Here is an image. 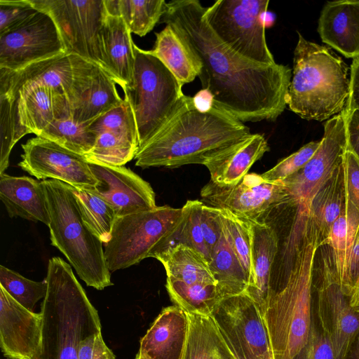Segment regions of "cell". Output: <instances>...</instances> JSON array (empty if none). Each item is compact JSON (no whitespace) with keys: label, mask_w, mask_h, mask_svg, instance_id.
Instances as JSON below:
<instances>
[{"label":"cell","mask_w":359,"mask_h":359,"mask_svg":"<svg viewBox=\"0 0 359 359\" xmlns=\"http://www.w3.org/2000/svg\"><path fill=\"white\" fill-rule=\"evenodd\" d=\"M135 359H143L138 354L136 355Z\"/></svg>","instance_id":"54"},{"label":"cell","mask_w":359,"mask_h":359,"mask_svg":"<svg viewBox=\"0 0 359 359\" xmlns=\"http://www.w3.org/2000/svg\"><path fill=\"white\" fill-rule=\"evenodd\" d=\"M343 162L346 194L359 210V158L347 149Z\"/></svg>","instance_id":"48"},{"label":"cell","mask_w":359,"mask_h":359,"mask_svg":"<svg viewBox=\"0 0 359 359\" xmlns=\"http://www.w3.org/2000/svg\"><path fill=\"white\" fill-rule=\"evenodd\" d=\"M252 233V274L245 294L255 303L263 316L268 300L271 269L278 252V236L265 222L249 220Z\"/></svg>","instance_id":"26"},{"label":"cell","mask_w":359,"mask_h":359,"mask_svg":"<svg viewBox=\"0 0 359 359\" xmlns=\"http://www.w3.org/2000/svg\"><path fill=\"white\" fill-rule=\"evenodd\" d=\"M43 299L41 351L38 359H78L81 342L101 332L97 309L73 273L60 257L49 259Z\"/></svg>","instance_id":"3"},{"label":"cell","mask_w":359,"mask_h":359,"mask_svg":"<svg viewBox=\"0 0 359 359\" xmlns=\"http://www.w3.org/2000/svg\"><path fill=\"white\" fill-rule=\"evenodd\" d=\"M212 316L235 359H273L263 317L245 293L222 299Z\"/></svg>","instance_id":"12"},{"label":"cell","mask_w":359,"mask_h":359,"mask_svg":"<svg viewBox=\"0 0 359 359\" xmlns=\"http://www.w3.org/2000/svg\"><path fill=\"white\" fill-rule=\"evenodd\" d=\"M346 149V116L343 110L326 121L320 145L309 161L282 181L290 196V203L297 205L304 217L316 194L342 163Z\"/></svg>","instance_id":"13"},{"label":"cell","mask_w":359,"mask_h":359,"mask_svg":"<svg viewBox=\"0 0 359 359\" xmlns=\"http://www.w3.org/2000/svg\"><path fill=\"white\" fill-rule=\"evenodd\" d=\"M344 289L359 296V224L351 251L346 286Z\"/></svg>","instance_id":"50"},{"label":"cell","mask_w":359,"mask_h":359,"mask_svg":"<svg viewBox=\"0 0 359 359\" xmlns=\"http://www.w3.org/2000/svg\"><path fill=\"white\" fill-rule=\"evenodd\" d=\"M102 39L110 76L123 88L131 82L133 74L135 43L131 33L121 17L107 13Z\"/></svg>","instance_id":"29"},{"label":"cell","mask_w":359,"mask_h":359,"mask_svg":"<svg viewBox=\"0 0 359 359\" xmlns=\"http://www.w3.org/2000/svg\"><path fill=\"white\" fill-rule=\"evenodd\" d=\"M269 150L264 135L252 134L215 154L204 165L209 170L212 182L220 187L234 186Z\"/></svg>","instance_id":"25"},{"label":"cell","mask_w":359,"mask_h":359,"mask_svg":"<svg viewBox=\"0 0 359 359\" xmlns=\"http://www.w3.org/2000/svg\"><path fill=\"white\" fill-rule=\"evenodd\" d=\"M346 116L347 149L359 158V116L352 113Z\"/></svg>","instance_id":"52"},{"label":"cell","mask_w":359,"mask_h":359,"mask_svg":"<svg viewBox=\"0 0 359 359\" xmlns=\"http://www.w3.org/2000/svg\"><path fill=\"white\" fill-rule=\"evenodd\" d=\"M108 14L121 17L130 33L144 36L164 14V0H104Z\"/></svg>","instance_id":"34"},{"label":"cell","mask_w":359,"mask_h":359,"mask_svg":"<svg viewBox=\"0 0 359 359\" xmlns=\"http://www.w3.org/2000/svg\"><path fill=\"white\" fill-rule=\"evenodd\" d=\"M72 83V65L67 53L16 71L0 69V95L11 98L20 89L32 86H48L68 97Z\"/></svg>","instance_id":"21"},{"label":"cell","mask_w":359,"mask_h":359,"mask_svg":"<svg viewBox=\"0 0 359 359\" xmlns=\"http://www.w3.org/2000/svg\"><path fill=\"white\" fill-rule=\"evenodd\" d=\"M41 313L29 311L0 286V346L9 359H38L42 343Z\"/></svg>","instance_id":"19"},{"label":"cell","mask_w":359,"mask_h":359,"mask_svg":"<svg viewBox=\"0 0 359 359\" xmlns=\"http://www.w3.org/2000/svg\"><path fill=\"white\" fill-rule=\"evenodd\" d=\"M139 141L125 134L104 131L97 134L95 146L84 155L89 163L123 166L135 158Z\"/></svg>","instance_id":"37"},{"label":"cell","mask_w":359,"mask_h":359,"mask_svg":"<svg viewBox=\"0 0 359 359\" xmlns=\"http://www.w3.org/2000/svg\"><path fill=\"white\" fill-rule=\"evenodd\" d=\"M0 199L10 217L41 222L48 226L49 212L41 182L27 176L1 174Z\"/></svg>","instance_id":"27"},{"label":"cell","mask_w":359,"mask_h":359,"mask_svg":"<svg viewBox=\"0 0 359 359\" xmlns=\"http://www.w3.org/2000/svg\"><path fill=\"white\" fill-rule=\"evenodd\" d=\"M36 11L30 0H0V33L21 22Z\"/></svg>","instance_id":"46"},{"label":"cell","mask_w":359,"mask_h":359,"mask_svg":"<svg viewBox=\"0 0 359 359\" xmlns=\"http://www.w3.org/2000/svg\"><path fill=\"white\" fill-rule=\"evenodd\" d=\"M78 359H116V357L104 343L100 332L91 334L81 342Z\"/></svg>","instance_id":"49"},{"label":"cell","mask_w":359,"mask_h":359,"mask_svg":"<svg viewBox=\"0 0 359 359\" xmlns=\"http://www.w3.org/2000/svg\"><path fill=\"white\" fill-rule=\"evenodd\" d=\"M359 224V210L348 200L331 227L327 245L332 250V258L338 280L345 288L347 283L349 258Z\"/></svg>","instance_id":"33"},{"label":"cell","mask_w":359,"mask_h":359,"mask_svg":"<svg viewBox=\"0 0 359 359\" xmlns=\"http://www.w3.org/2000/svg\"><path fill=\"white\" fill-rule=\"evenodd\" d=\"M294 359H336L330 340L313 315L307 342Z\"/></svg>","instance_id":"45"},{"label":"cell","mask_w":359,"mask_h":359,"mask_svg":"<svg viewBox=\"0 0 359 359\" xmlns=\"http://www.w3.org/2000/svg\"><path fill=\"white\" fill-rule=\"evenodd\" d=\"M219 210L231 246L250 282L252 274V233L250 222L235 215L228 210Z\"/></svg>","instance_id":"40"},{"label":"cell","mask_w":359,"mask_h":359,"mask_svg":"<svg viewBox=\"0 0 359 359\" xmlns=\"http://www.w3.org/2000/svg\"><path fill=\"white\" fill-rule=\"evenodd\" d=\"M165 25L163 29L156 33L154 46L149 52L168 67L183 86L198 76L202 62L182 33L172 24Z\"/></svg>","instance_id":"28"},{"label":"cell","mask_w":359,"mask_h":359,"mask_svg":"<svg viewBox=\"0 0 359 359\" xmlns=\"http://www.w3.org/2000/svg\"><path fill=\"white\" fill-rule=\"evenodd\" d=\"M201 196L211 206L228 210L245 219L258 221L271 209L290 201L282 181H269L254 172L248 173L231 187H220L210 181L202 188Z\"/></svg>","instance_id":"15"},{"label":"cell","mask_w":359,"mask_h":359,"mask_svg":"<svg viewBox=\"0 0 359 359\" xmlns=\"http://www.w3.org/2000/svg\"><path fill=\"white\" fill-rule=\"evenodd\" d=\"M348 68L329 48L298 32L288 89V108L306 120L323 121L345 108L350 86Z\"/></svg>","instance_id":"4"},{"label":"cell","mask_w":359,"mask_h":359,"mask_svg":"<svg viewBox=\"0 0 359 359\" xmlns=\"http://www.w3.org/2000/svg\"><path fill=\"white\" fill-rule=\"evenodd\" d=\"M186 313L188 330L181 359H235L212 316Z\"/></svg>","instance_id":"31"},{"label":"cell","mask_w":359,"mask_h":359,"mask_svg":"<svg viewBox=\"0 0 359 359\" xmlns=\"http://www.w3.org/2000/svg\"><path fill=\"white\" fill-rule=\"evenodd\" d=\"M88 126L97 135L104 131L116 132L139 141L135 116L130 105L126 99L100 116Z\"/></svg>","instance_id":"41"},{"label":"cell","mask_w":359,"mask_h":359,"mask_svg":"<svg viewBox=\"0 0 359 359\" xmlns=\"http://www.w3.org/2000/svg\"><path fill=\"white\" fill-rule=\"evenodd\" d=\"M318 31L322 41L348 58L359 57V1L327 2Z\"/></svg>","instance_id":"24"},{"label":"cell","mask_w":359,"mask_h":359,"mask_svg":"<svg viewBox=\"0 0 359 359\" xmlns=\"http://www.w3.org/2000/svg\"><path fill=\"white\" fill-rule=\"evenodd\" d=\"M344 359H359V330L351 341Z\"/></svg>","instance_id":"53"},{"label":"cell","mask_w":359,"mask_h":359,"mask_svg":"<svg viewBox=\"0 0 359 359\" xmlns=\"http://www.w3.org/2000/svg\"><path fill=\"white\" fill-rule=\"evenodd\" d=\"M12 100L15 142L34 133L39 136L55 119L72 117L68 97L48 86L20 89Z\"/></svg>","instance_id":"20"},{"label":"cell","mask_w":359,"mask_h":359,"mask_svg":"<svg viewBox=\"0 0 359 359\" xmlns=\"http://www.w3.org/2000/svg\"><path fill=\"white\" fill-rule=\"evenodd\" d=\"M183 219L182 208L169 205L117 217L111 238L104 243L109 270L130 267L171 245Z\"/></svg>","instance_id":"8"},{"label":"cell","mask_w":359,"mask_h":359,"mask_svg":"<svg viewBox=\"0 0 359 359\" xmlns=\"http://www.w3.org/2000/svg\"><path fill=\"white\" fill-rule=\"evenodd\" d=\"M320 145V140L310 142L298 151L279 161L275 166L261 174L269 181H283L302 168L313 157Z\"/></svg>","instance_id":"43"},{"label":"cell","mask_w":359,"mask_h":359,"mask_svg":"<svg viewBox=\"0 0 359 359\" xmlns=\"http://www.w3.org/2000/svg\"><path fill=\"white\" fill-rule=\"evenodd\" d=\"M134 51L133 79L122 89L135 116L140 149L173 115L186 95L183 86L158 57L135 44Z\"/></svg>","instance_id":"7"},{"label":"cell","mask_w":359,"mask_h":359,"mask_svg":"<svg viewBox=\"0 0 359 359\" xmlns=\"http://www.w3.org/2000/svg\"><path fill=\"white\" fill-rule=\"evenodd\" d=\"M89 166L98 180L94 191L112 206L117 217L148 211L157 206L150 184L130 168L93 163H89Z\"/></svg>","instance_id":"18"},{"label":"cell","mask_w":359,"mask_h":359,"mask_svg":"<svg viewBox=\"0 0 359 359\" xmlns=\"http://www.w3.org/2000/svg\"><path fill=\"white\" fill-rule=\"evenodd\" d=\"M1 116V156L0 175L8 166L11 151L15 144V123L13 113V104L11 98L0 95Z\"/></svg>","instance_id":"44"},{"label":"cell","mask_w":359,"mask_h":359,"mask_svg":"<svg viewBox=\"0 0 359 359\" xmlns=\"http://www.w3.org/2000/svg\"><path fill=\"white\" fill-rule=\"evenodd\" d=\"M312 302V315L327 336L336 359H344L359 330V297L344 290L336 273L332 254L323 257Z\"/></svg>","instance_id":"11"},{"label":"cell","mask_w":359,"mask_h":359,"mask_svg":"<svg viewBox=\"0 0 359 359\" xmlns=\"http://www.w3.org/2000/svg\"><path fill=\"white\" fill-rule=\"evenodd\" d=\"M204 11L198 0H172L161 22L176 27L200 57L198 77L213 105L243 123L276 121L287 104L291 69L238 54L214 33Z\"/></svg>","instance_id":"1"},{"label":"cell","mask_w":359,"mask_h":359,"mask_svg":"<svg viewBox=\"0 0 359 359\" xmlns=\"http://www.w3.org/2000/svg\"><path fill=\"white\" fill-rule=\"evenodd\" d=\"M53 19L68 54L98 65L109 76L102 39L107 15L104 0H30Z\"/></svg>","instance_id":"10"},{"label":"cell","mask_w":359,"mask_h":359,"mask_svg":"<svg viewBox=\"0 0 359 359\" xmlns=\"http://www.w3.org/2000/svg\"><path fill=\"white\" fill-rule=\"evenodd\" d=\"M344 161V159H343ZM346 191L344 162L316 194L304 216V237L318 248L327 243L331 227L345 208Z\"/></svg>","instance_id":"22"},{"label":"cell","mask_w":359,"mask_h":359,"mask_svg":"<svg viewBox=\"0 0 359 359\" xmlns=\"http://www.w3.org/2000/svg\"><path fill=\"white\" fill-rule=\"evenodd\" d=\"M75 196L87 227L103 243H107L117 218L114 209L94 190L75 188Z\"/></svg>","instance_id":"36"},{"label":"cell","mask_w":359,"mask_h":359,"mask_svg":"<svg viewBox=\"0 0 359 359\" xmlns=\"http://www.w3.org/2000/svg\"><path fill=\"white\" fill-rule=\"evenodd\" d=\"M39 136L83 156L91 151L97 137L88 125L77 123L73 117L55 119Z\"/></svg>","instance_id":"38"},{"label":"cell","mask_w":359,"mask_h":359,"mask_svg":"<svg viewBox=\"0 0 359 359\" xmlns=\"http://www.w3.org/2000/svg\"><path fill=\"white\" fill-rule=\"evenodd\" d=\"M0 286L17 302L34 312L36 304L46 296V280L36 282L3 265L0 266Z\"/></svg>","instance_id":"39"},{"label":"cell","mask_w":359,"mask_h":359,"mask_svg":"<svg viewBox=\"0 0 359 359\" xmlns=\"http://www.w3.org/2000/svg\"><path fill=\"white\" fill-rule=\"evenodd\" d=\"M344 111L346 114L359 116V57L354 58L351 65L349 94Z\"/></svg>","instance_id":"51"},{"label":"cell","mask_w":359,"mask_h":359,"mask_svg":"<svg viewBox=\"0 0 359 359\" xmlns=\"http://www.w3.org/2000/svg\"><path fill=\"white\" fill-rule=\"evenodd\" d=\"M200 220L203 235L210 254L222 232V222L219 208L207 205L203 203Z\"/></svg>","instance_id":"47"},{"label":"cell","mask_w":359,"mask_h":359,"mask_svg":"<svg viewBox=\"0 0 359 359\" xmlns=\"http://www.w3.org/2000/svg\"><path fill=\"white\" fill-rule=\"evenodd\" d=\"M209 265L222 299L245 292L249 281L223 222L222 235L211 251Z\"/></svg>","instance_id":"32"},{"label":"cell","mask_w":359,"mask_h":359,"mask_svg":"<svg viewBox=\"0 0 359 359\" xmlns=\"http://www.w3.org/2000/svg\"><path fill=\"white\" fill-rule=\"evenodd\" d=\"M186 312L173 305L163 308L140 341L143 359H181L187 333Z\"/></svg>","instance_id":"23"},{"label":"cell","mask_w":359,"mask_h":359,"mask_svg":"<svg viewBox=\"0 0 359 359\" xmlns=\"http://www.w3.org/2000/svg\"><path fill=\"white\" fill-rule=\"evenodd\" d=\"M203 202L198 200H188L182 208L184 219L178 233V243H186L202 253L208 263L210 251L205 243L201 226V210Z\"/></svg>","instance_id":"42"},{"label":"cell","mask_w":359,"mask_h":359,"mask_svg":"<svg viewBox=\"0 0 359 359\" xmlns=\"http://www.w3.org/2000/svg\"><path fill=\"white\" fill-rule=\"evenodd\" d=\"M69 55L73 83L68 99L72 117L77 123L89 125L123 99L115 81L101 67L78 55Z\"/></svg>","instance_id":"17"},{"label":"cell","mask_w":359,"mask_h":359,"mask_svg":"<svg viewBox=\"0 0 359 359\" xmlns=\"http://www.w3.org/2000/svg\"><path fill=\"white\" fill-rule=\"evenodd\" d=\"M65 53L53 19L41 10L0 33V69L16 71Z\"/></svg>","instance_id":"14"},{"label":"cell","mask_w":359,"mask_h":359,"mask_svg":"<svg viewBox=\"0 0 359 359\" xmlns=\"http://www.w3.org/2000/svg\"><path fill=\"white\" fill-rule=\"evenodd\" d=\"M249 127L212 104L201 109L186 95L161 128L142 147L135 165L177 168L202 164L224 149L250 137Z\"/></svg>","instance_id":"2"},{"label":"cell","mask_w":359,"mask_h":359,"mask_svg":"<svg viewBox=\"0 0 359 359\" xmlns=\"http://www.w3.org/2000/svg\"><path fill=\"white\" fill-rule=\"evenodd\" d=\"M165 287L170 300L186 313L211 316L222 299L217 285L187 284L168 278Z\"/></svg>","instance_id":"35"},{"label":"cell","mask_w":359,"mask_h":359,"mask_svg":"<svg viewBox=\"0 0 359 359\" xmlns=\"http://www.w3.org/2000/svg\"><path fill=\"white\" fill-rule=\"evenodd\" d=\"M269 0H218L205 7V20L217 37L241 56L275 65L265 36Z\"/></svg>","instance_id":"9"},{"label":"cell","mask_w":359,"mask_h":359,"mask_svg":"<svg viewBox=\"0 0 359 359\" xmlns=\"http://www.w3.org/2000/svg\"><path fill=\"white\" fill-rule=\"evenodd\" d=\"M18 165L38 180H56L76 189L95 190V177L84 156L36 136L22 144Z\"/></svg>","instance_id":"16"},{"label":"cell","mask_w":359,"mask_h":359,"mask_svg":"<svg viewBox=\"0 0 359 359\" xmlns=\"http://www.w3.org/2000/svg\"><path fill=\"white\" fill-rule=\"evenodd\" d=\"M153 257L163 264L168 278L187 284L217 285L205 256L186 243L172 244Z\"/></svg>","instance_id":"30"},{"label":"cell","mask_w":359,"mask_h":359,"mask_svg":"<svg viewBox=\"0 0 359 359\" xmlns=\"http://www.w3.org/2000/svg\"><path fill=\"white\" fill-rule=\"evenodd\" d=\"M46 194L51 245L67 259L86 285L98 290L112 285L103 243L84 223L75 188L56 180L41 181Z\"/></svg>","instance_id":"6"},{"label":"cell","mask_w":359,"mask_h":359,"mask_svg":"<svg viewBox=\"0 0 359 359\" xmlns=\"http://www.w3.org/2000/svg\"><path fill=\"white\" fill-rule=\"evenodd\" d=\"M317 245L304 238L293 267L277 286L271 285L262 316L273 359H294L306 345L312 321L313 264Z\"/></svg>","instance_id":"5"}]
</instances>
